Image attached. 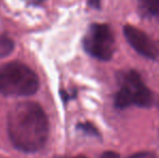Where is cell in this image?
I'll return each mask as SVG.
<instances>
[{"mask_svg": "<svg viewBox=\"0 0 159 158\" xmlns=\"http://www.w3.org/2000/svg\"><path fill=\"white\" fill-rule=\"evenodd\" d=\"M8 133L15 148L36 153L47 143L49 120L43 108L36 102H20L8 115Z\"/></svg>", "mask_w": 159, "mask_h": 158, "instance_id": "cell-1", "label": "cell"}, {"mask_svg": "<svg viewBox=\"0 0 159 158\" xmlns=\"http://www.w3.org/2000/svg\"><path fill=\"white\" fill-rule=\"evenodd\" d=\"M39 89V79L30 67L20 62L0 66V94L30 97Z\"/></svg>", "mask_w": 159, "mask_h": 158, "instance_id": "cell-2", "label": "cell"}, {"mask_svg": "<svg viewBox=\"0 0 159 158\" xmlns=\"http://www.w3.org/2000/svg\"><path fill=\"white\" fill-rule=\"evenodd\" d=\"M153 103V93L144 84L135 70H129L121 76V87L115 95V106L125 110L129 106L149 107Z\"/></svg>", "mask_w": 159, "mask_h": 158, "instance_id": "cell-3", "label": "cell"}, {"mask_svg": "<svg viewBox=\"0 0 159 158\" xmlns=\"http://www.w3.org/2000/svg\"><path fill=\"white\" fill-rule=\"evenodd\" d=\"M89 55L100 61H109L116 50L115 37L107 24H91L82 40Z\"/></svg>", "mask_w": 159, "mask_h": 158, "instance_id": "cell-4", "label": "cell"}, {"mask_svg": "<svg viewBox=\"0 0 159 158\" xmlns=\"http://www.w3.org/2000/svg\"><path fill=\"white\" fill-rule=\"evenodd\" d=\"M124 35L129 44L142 56L155 60L158 56V49L144 32L131 25L124 27Z\"/></svg>", "mask_w": 159, "mask_h": 158, "instance_id": "cell-5", "label": "cell"}, {"mask_svg": "<svg viewBox=\"0 0 159 158\" xmlns=\"http://www.w3.org/2000/svg\"><path fill=\"white\" fill-rule=\"evenodd\" d=\"M138 9L144 17L159 20V0H138Z\"/></svg>", "mask_w": 159, "mask_h": 158, "instance_id": "cell-6", "label": "cell"}, {"mask_svg": "<svg viewBox=\"0 0 159 158\" xmlns=\"http://www.w3.org/2000/svg\"><path fill=\"white\" fill-rule=\"evenodd\" d=\"M13 48V42L8 37H0V56L9 54Z\"/></svg>", "mask_w": 159, "mask_h": 158, "instance_id": "cell-7", "label": "cell"}, {"mask_svg": "<svg viewBox=\"0 0 159 158\" xmlns=\"http://www.w3.org/2000/svg\"><path fill=\"white\" fill-rule=\"evenodd\" d=\"M77 127H78V129H79V130H81L82 132L87 133V134L94 135V137H100V133H98V129H96L92 124H90V122H84V124H79Z\"/></svg>", "mask_w": 159, "mask_h": 158, "instance_id": "cell-8", "label": "cell"}, {"mask_svg": "<svg viewBox=\"0 0 159 158\" xmlns=\"http://www.w3.org/2000/svg\"><path fill=\"white\" fill-rule=\"evenodd\" d=\"M129 158H157V156L152 152H140L136 153V154H133Z\"/></svg>", "mask_w": 159, "mask_h": 158, "instance_id": "cell-9", "label": "cell"}, {"mask_svg": "<svg viewBox=\"0 0 159 158\" xmlns=\"http://www.w3.org/2000/svg\"><path fill=\"white\" fill-rule=\"evenodd\" d=\"M101 158H120V156L118 153L113 152V151H107V152L103 153Z\"/></svg>", "mask_w": 159, "mask_h": 158, "instance_id": "cell-10", "label": "cell"}, {"mask_svg": "<svg viewBox=\"0 0 159 158\" xmlns=\"http://www.w3.org/2000/svg\"><path fill=\"white\" fill-rule=\"evenodd\" d=\"M88 4L90 8L98 10L101 8V0H88Z\"/></svg>", "mask_w": 159, "mask_h": 158, "instance_id": "cell-11", "label": "cell"}, {"mask_svg": "<svg viewBox=\"0 0 159 158\" xmlns=\"http://www.w3.org/2000/svg\"><path fill=\"white\" fill-rule=\"evenodd\" d=\"M28 1L33 2V3H40V2L44 1V0H28Z\"/></svg>", "mask_w": 159, "mask_h": 158, "instance_id": "cell-12", "label": "cell"}, {"mask_svg": "<svg viewBox=\"0 0 159 158\" xmlns=\"http://www.w3.org/2000/svg\"><path fill=\"white\" fill-rule=\"evenodd\" d=\"M71 158H87V157H84V156H77V157H71Z\"/></svg>", "mask_w": 159, "mask_h": 158, "instance_id": "cell-13", "label": "cell"}, {"mask_svg": "<svg viewBox=\"0 0 159 158\" xmlns=\"http://www.w3.org/2000/svg\"><path fill=\"white\" fill-rule=\"evenodd\" d=\"M158 110H159V103H158Z\"/></svg>", "mask_w": 159, "mask_h": 158, "instance_id": "cell-14", "label": "cell"}]
</instances>
